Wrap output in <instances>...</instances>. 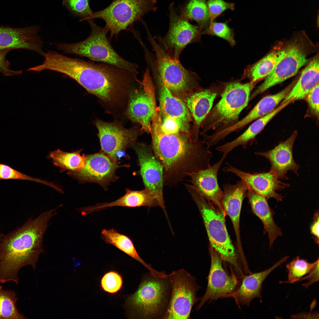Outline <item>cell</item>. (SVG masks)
I'll return each instance as SVG.
<instances>
[{"instance_id":"1","label":"cell","mask_w":319,"mask_h":319,"mask_svg":"<svg viewBox=\"0 0 319 319\" xmlns=\"http://www.w3.org/2000/svg\"><path fill=\"white\" fill-rule=\"evenodd\" d=\"M60 71L96 97L105 112L116 118L125 114L132 84L137 74L106 63H95L66 57Z\"/></svg>"},{"instance_id":"2","label":"cell","mask_w":319,"mask_h":319,"mask_svg":"<svg viewBox=\"0 0 319 319\" xmlns=\"http://www.w3.org/2000/svg\"><path fill=\"white\" fill-rule=\"evenodd\" d=\"M161 126L159 115H153L150 133L152 150L163 167L164 179L178 180L211 166L213 154L204 146V141L181 132L174 134H164Z\"/></svg>"},{"instance_id":"3","label":"cell","mask_w":319,"mask_h":319,"mask_svg":"<svg viewBox=\"0 0 319 319\" xmlns=\"http://www.w3.org/2000/svg\"><path fill=\"white\" fill-rule=\"evenodd\" d=\"M57 208L45 211L34 219L9 233L0 236V282L19 281L18 272L22 267H36L39 256L44 252L43 238Z\"/></svg>"},{"instance_id":"4","label":"cell","mask_w":319,"mask_h":319,"mask_svg":"<svg viewBox=\"0 0 319 319\" xmlns=\"http://www.w3.org/2000/svg\"><path fill=\"white\" fill-rule=\"evenodd\" d=\"M187 188L200 211L211 247L218 253L230 273L239 279L245 275L240 255L234 246L227 229L224 214L191 185Z\"/></svg>"},{"instance_id":"5","label":"cell","mask_w":319,"mask_h":319,"mask_svg":"<svg viewBox=\"0 0 319 319\" xmlns=\"http://www.w3.org/2000/svg\"><path fill=\"white\" fill-rule=\"evenodd\" d=\"M255 82L243 83L240 80H234L222 83L221 98L202 123V134L205 135L211 130L218 132L238 122L240 114L248 105Z\"/></svg>"},{"instance_id":"6","label":"cell","mask_w":319,"mask_h":319,"mask_svg":"<svg viewBox=\"0 0 319 319\" xmlns=\"http://www.w3.org/2000/svg\"><path fill=\"white\" fill-rule=\"evenodd\" d=\"M91 28L85 40L73 43H57V48L65 53L88 58L92 60L112 65L138 74V65L126 61L114 50L107 37L109 31L105 26L97 25L93 19L87 20Z\"/></svg>"},{"instance_id":"7","label":"cell","mask_w":319,"mask_h":319,"mask_svg":"<svg viewBox=\"0 0 319 319\" xmlns=\"http://www.w3.org/2000/svg\"><path fill=\"white\" fill-rule=\"evenodd\" d=\"M171 293L168 277L156 276L149 273L127 302L137 318L162 319L168 307Z\"/></svg>"},{"instance_id":"8","label":"cell","mask_w":319,"mask_h":319,"mask_svg":"<svg viewBox=\"0 0 319 319\" xmlns=\"http://www.w3.org/2000/svg\"><path fill=\"white\" fill-rule=\"evenodd\" d=\"M147 39L155 53L153 59L157 71L169 91L176 97L185 99L194 89L198 88V77L185 68L179 60L171 57L158 44L146 27Z\"/></svg>"},{"instance_id":"9","label":"cell","mask_w":319,"mask_h":319,"mask_svg":"<svg viewBox=\"0 0 319 319\" xmlns=\"http://www.w3.org/2000/svg\"><path fill=\"white\" fill-rule=\"evenodd\" d=\"M156 0H113L104 9L93 12L87 20L100 19L105 22L110 32V39L122 30H129L135 22L157 9Z\"/></svg>"},{"instance_id":"10","label":"cell","mask_w":319,"mask_h":319,"mask_svg":"<svg viewBox=\"0 0 319 319\" xmlns=\"http://www.w3.org/2000/svg\"><path fill=\"white\" fill-rule=\"evenodd\" d=\"M168 277L171 289L166 312L162 319H189L192 308L198 301L197 293L201 287L196 278L182 268L172 271Z\"/></svg>"},{"instance_id":"11","label":"cell","mask_w":319,"mask_h":319,"mask_svg":"<svg viewBox=\"0 0 319 319\" xmlns=\"http://www.w3.org/2000/svg\"><path fill=\"white\" fill-rule=\"evenodd\" d=\"M169 10L168 31L163 38L157 39L160 45L169 55L179 60L181 53L188 44L200 40L202 30L198 25L192 24L181 16L174 2L170 4Z\"/></svg>"},{"instance_id":"12","label":"cell","mask_w":319,"mask_h":319,"mask_svg":"<svg viewBox=\"0 0 319 319\" xmlns=\"http://www.w3.org/2000/svg\"><path fill=\"white\" fill-rule=\"evenodd\" d=\"M93 123L98 131L101 151L116 162L117 153L132 146L142 131L134 126L126 128L123 123L116 120L107 122L97 118Z\"/></svg>"},{"instance_id":"13","label":"cell","mask_w":319,"mask_h":319,"mask_svg":"<svg viewBox=\"0 0 319 319\" xmlns=\"http://www.w3.org/2000/svg\"><path fill=\"white\" fill-rule=\"evenodd\" d=\"M209 253L211 264L207 287L204 295L199 298L200 302L196 308L197 311L208 301L210 303L219 298H224L236 290L240 283V280L234 275L229 274L220 257L211 246Z\"/></svg>"},{"instance_id":"14","label":"cell","mask_w":319,"mask_h":319,"mask_svg":"<svg viewBox=\"0 0 319 319\" xmlns=\"http://www.w3.org/2000/svg\"><path fill=\"white\" fill-rule=\"evenodd\" d=\"M308 61L306 51L300 43L294 41L286 45L285 55L263 82L250 95V101L271 87L294 75Z\"/></svg>"},{"instance_id":"15","label":"cell","mask_w":319,"mask_h":319,"mask_svg":"<svg viewBox=\"0 0 319 319\" xmlns=\"http://www.w3.org/2000/svg\"><path fill=\"white\" fill-rule=\"evenodd\" d=\"M85 165L80 171H69L67 174L81 182H94L103 187L117 178L115 172L119 168L127 165H119L102 152L84 155Z\"/></svg>"},{"instance_id":"16","label":"cell","mask_w":319,"mask_h":319,"mask_svg":"<svg viewBox=\"0 0 319 319\" xmlns=\"http://www.w3.org/2000/svg\"><path fill=\"white\" fill-rule=\"evenodd\" d=\"M138 157L140 173L145 188L148 189L162 204L164 205L163 187V167L150 148L136 142L132 146Z\"/></svg>"},{"instance_id":"17","label":"cell","mask_w":319,"mask_h":319,"mask_svg":"<svg viewBox=\"0 0 319 319\" xmlns=\"http://www.w3.org/2000/svg\"><path fill=\"white\" fill-rule=\"evenodd\" d=\"M149 66L152 72L159 94V113L174 119L178 125L181 132L190 134L191 115L184 102L176 97L165 85L153 63Z\"/></svg>"},{"instance_id":"18","label":"cell","mask_w":319,"mask_h":319,"mask_svg":"<svg viewBox=\"0 0 319 319\" xmlns=\"http://www.w3.org/2000/svg\"><path fill=\"white\" fill-rule=\"evenodd\" d=\"M142 85L143 89L132 87L125 115L141 125L142 131L150 133L154 88L151 81L144 82Z\"/></svg>"},{"instance_id":"19","label":"cell","mask_w":319,"mask_h":319,"mask_svg":"<svg viewBox=\"0 0 319 319\" xmlns=\"http://www.w3.org/2000/svg\"><path fill=\"white\" fill-rule=\"evenodd\" d=\"M224 172L232 173L244 182L248 189L265 197L267 199L273 198L277 201H282L283 197L276 192L289 187V184L282 182L275 175L270 173L260 172L250 173L233 167L226 163Z\"/></svg>"},{"instance_id":"20","label":"cell","mask_w":319,"mask_h":319,"mask_svg":"<svg viewBox=\"0 0 319 319\" xmlns=\"http://www.w3.org/2000/svg\"><path fill=\"white\" fill-rule=\"evenodd\" d=\"M39 31L38 26L22 28L0 26V50H27L44 57L43 43L38 35Z\"/></svg>"},{"instance_id":"21","label":"cell","mask_w":319,"mask_h":319,"mask_svg":"<svg viewBox=\"0 0 319 319\" xmlns=\"http://www.w3.org/2000/svg\"><path fill=\"white\" fill-rule=\"evenodd\" d=\"M297 135L295 131L285 141L281 142L273 149L265 152H257L255 154L264 157L271 164L270 171L278 179H288L286 174L289 171L299 176L300 166L295 162L293 155V147Z\"/></svg>"},{"instance_id":"22","label":"cell","mask_w":319,"mask_h":319,"mask_svg":"<svg viewBox=\"0 0 319 319\" xmlns=\"http://www.w3.org/2000/svg\"><path fill=\"white\" fill-rule=\"evenodd\" d=\"M225 158L222 157L214 165L207 168L190 173L191 185L196 191L206 200L216 206L226 214L221 204L223 191L218 181V173Z\"/></svg>"},{"instance_id":"23","label":"cell","mask_w":319,"mask_h":319,"mask_svg":"<svg viewBox=\"0 0 319 319\" xmlns=\"http://www.w3.org/2000/svg\"><path fill=\"white\" fill-rule=\"evenodd\" d=\"M248 188L241 180L234 184L223 185L221 204L226 214L232 221L236 234L238 252L241 256L244 255L242 249L240 230V216L243 201L247 196Z\"/></svg>"},{"instance_id":"24","label":"cell","mask_w":319,"mask_h":319,"mask_svg":"<svg viewBox=\"0 0 319 319\" xmlns=\"http://www.w3.org/2000/svg\"><path fill=\"white\" fill-rule=\"evenodd\" d=\"M289 257L287 256L283 258L265 270L245 275L240 280V284L237 289L226 295L224 298H233L239 308L240 305L249 306L251 302L255 298H258L261 301L262 286L264 280L274 269L286 262Z\"/></svg>"},{"instance_id":"25","label":"cell","mask_w":319,"mask_h":319,"mask_svg":"<svg viewBox=\"0 0 319 319\" xmlns=\"http://www.w3.org/2000/svg\"><path fill=\"white\" fill-rule=\"evenodd\" d=\"M141 206H158L161 207L162 206L157 199L147 189L145 188L140 191L127 189L124 195L115 201L78 208V210L82 215H86L110 207H135Z\"/></svg>"},{"instance_id":"26","label":"cell","mask_w":319,"mask_h":319,"mask_svg":"<svg viewBox=\"0 0 319 319\" xmlns=\"http://www.w3.org/2000/svg\"><path fill=\"white\" fill-rule=\"evenodd\" d=\"M223 86L213 85L190 93L184 99V103L196 126H201L212 108L215 99L221 94Z\"/></svg>"},{"instance_id":"27","label":"cell","mask_w":319,"mask_h":319,"mask_svg":"<svg viewBox=\"0 0 319 319\" xmlns=\"http://www.w3.org/2000/svg\"><path fill=\"white\" fill-rule=\"evenodd\" d=\"M294 83H293L280 92L262 98L244 118L232 126L222 130V135L225 137L235 131L241 128L250 122L264 116L273 111L278 104L288 94Z\"/></svg>"},{"instance_id":"28","label":"cell","mask_w":319,"mask_h":319,"mask_svg":"<svg viewBox=\"0 0 319 319\" xmlns=\"http://www.w3.org/2000/svg\"><path fill=\"white\" fill-rule=\"evenodd\" d=\"M247 196L253 212L263 223L265 234L267 232L268 234L270 247L276 238L282 235L281 229L277 226L274 220V211L264 196L250 189H248Z\"/></svg>"},{"instance_id":"29","label":"cell","mask_w":319,"mask_h":319,"mask_svg":"<svg viewBox=\"0 0 319 319\" xmlns=\"http://www.w3.org/2000/svg\"><path fill=\"white\" fill-rule=\"evenodd\" d=\"M292 102L289 100L276 108L268 114L258 118L253 122L240 136L232 141L217 147V150L224 156L235 147L242 146L246 149L247 144L251 142L263 129L268 122L278 113Z\"/></svg>"},{"instance_id":"30","label":"cell","mask_w":319,"mask_h":319,"mask_svg":"<svg viewBox=\"0 0 319 319\" xmlns=\"http://www.w3.org/2000/svg\"><path fill=\"white\" fill-rule=\"evenodd\" d=\"M286 52V46L282 43L274 47L268 54L255 63L247 67L241 77L248 79L250 81H257L271 74L283 58Z\"/></svg>"},{"instance_id":"31","label":"cell","mask_w":319,"mask_h":319,"mask_svg":"<svg viewBox=\"0 0 319 319\" xmlns=\"http://www.w3.org/2000/svg\"><path fill=\"white\" fill-rule=\"evenodd\" d=\"M319 64L318 55L303 70L297 82L281 104L289 100L293 102L304 99L312 89L319 84Z\"/></svg>"},{"instance_id":"32","label":"cell","mask_w":319,"mask_h":319,"mask_svg":"<svg viewBox=\"0 0 319 319\" xmlns=\"http://www.w3.org/2000/svg\"><path fill=\"white\" fill-rule=\"evenodd\" d=\"M102 239L106 243L111 244L128 255L135 259L144 266L151 274L162 277L163 271L153 269L150 265L146 263L138 254L131 240L128 237L118 232L115 230L102 229L101 232Z\"/></svg>"},{"instance_id":"33","label":"cell","mask_w":319,"mask_h":319,"mask_svg":"<svg viewBox=\"0 0 319 319\" xmlns=\"http://www.w3.org/2000/svg\"><path fill=\"white\" fill-rule=\"evenodd\" d=\"M177 9L181 16L196 22L202 30L211 22L206 0H185Z\"/></svg>"},{"instance_id":"34","label":"cell","mask_w":319,"mask_h":319,"mask_svg":"<svg viewBox=\"0 0 319 319\" xmlns=\"http://www.w3.org/2000/svg\"><path fill=\"white\" fill-rule=\"evenodd\" d=\"M82 149L71 152L58 149L51 152L49 155L54 165L59 167L61 171L68 170L76 172L80 171L85 165L84 154H80Z\"/></svg>"},{"instance_id":"35","label":"cell","mask_w":319,"mask_h":319,"mask_svg":"<svg viewBox=\"0 0 319 319\" xmlns=\"http://www.w3.org/2000/svg\"><path fill=\"white\" fill-rule=\"evenodd\" d=\"M18 299L15 291L5 290L2 285H0V319L26 318L19 312L17 307Z\"/></svg>"},{"instance_id":"36","label":"cell","mask_w":319,"mask_h":319,"mask_svg":"<svg viewBox=\"0 0 319 319\" xmlns=\"http://www.w3.org/2000/svg\"><path fill=\"white\" fill-rule=\"evenodd\" d=\"M315 263H310L307 261L300 259L297 256L286 266L288 272V280L285 281H281L280 283L292 284L300 281L309 272Z\"/></svg>"},{"instance_id":"37","label":"cell","mask_w":319,"mask_h":319,"mask_svg":"<svg viewBox=\"0 0 319 319\" xmlns=\"http://www.w3.org/2000/svg\"><path fill=\"white\" fill-rule=\"evenodd\" d=\"M228 22L211 21L208 27L202 30L201 34L217 36L226 40L231 46H233L236 43L234 31L228 26Z\"/></svg>"},{"instance_id":"38","label":"cell","mask_w":319,"mask_h":319,"mask_svg":"<svg viewBox=\"0 0 319 319\" xmlns=\"http://www.w3.org/2000/svg\"><path fill=\"white\" fill-rule=\"evenodd\" d=\"M90 0H63V5L71 13L80 18V21L86 20L92 15L93 12L90 8Z\"/></svg>"},{"instance_id":"39","label":"cell","mask_w":319,"mask_h":319,"mask_svg":"<svg viewBox=\"0 0 319 319\" xmlns=\"http://www.w3.org/2000/svg\"><path fill=\"white\" fill-rule=\"evenodd\" d=\"M9 179L33 181L48 185L55 189L58 188L57 185L52 183L30 176L13 169L7 165L0 163V180Z\"/></svg>"},{"instance_id":"40","label":"cell","mask_w":319,"mask_h":319,"mask_svg":"<svg viewBox=\"0 0 319 319\" xmlns=\"http://www.w3.org/2000/svg\"><path fill=\"white\" fill-rule=\"evenodd\" d=\"M122 277L117 272L111 271L105 274L101 281V286L105 292L115 293L120 290L122 286Z\"/></svg>"},{"instance_id":"41","label":"cell","mask_w":319,"mask_h":319,"mask_svg":"<svg viewBox=\"0 0 319 319\" xmlns=\"http://www.w3.org/2000/svg\"><path fill=\"white\" fill-rule=\"evenodd\" d=\"M207 5L211 21H213L227 10H234L235 4L224 0H207Z\"/></svg>"},{"instance_id":"42","label":"cell","mask_w":319,"mask_h":319,"mask_svg":"<svg viewBox=\"0 0 319 319\" xmlns=\"http://www.w3.org/2000/svg\"><path fill=\"white\" fill-rule=\"evenodd\" d=\"M11 51L0 50V73L5 76H13L22 73L21 70H14L10 68V63L6 59V56Z\"/></svg>"},{"instance_id":"43","label":"cell","mask_w":319,"mask_h":319,"mask_svg":"<svg viewBox=\"0 0 319 319\" xmlns=\"http://www.w3.org/2000/svg\"><path fill=\"white\" fill-rule=\"evenodd\" d=\"M160 118L161 129L164 134H174L180 131L178 125L174 119L166 116H162Z\"/></svg>"},{"instance_id":"44","label":"cell","mask_w":319,"mask_h":319,"mask_svg":"<svg viewBox=\"0 0 319 319\" xmlns=\"http://www.w3.org/2000/svg\"><path fill=\"white\" fill-rule=\"evenodd\" d=\"M319 84L312 89L306 97L312 112L317 117L319 116Z\"/></svg>"},{"instance_id":"45","label":"cell","mask_w":319,"mask_h":319,"mask_svg":"<svg viewBox=\"0 0 319 319\" xmlns=\"http://www.w3.org/2000/svg\"><path fill=\"white\" fill-rule=\"evenodd\" d=\"M307 275L303 277L299 281L307 280V283L303 284V286L306 289L314 283L319 281V259L318 258Z\"/></svg>"},{"instance_id":"46","label":"cell","mask_w":319,"mask_h":319,"mask_svg":"<svg viewBox=\"0 0 319 319\" xmlns=\"http://www.w3.org/2000/svg\"><path fill=\"white\" fill-rule=\"evenodd\" d=\"M319 214L318 211L315 213L314 222L310 227L311 233L314 236L315 242L319 243Z\"/></svg>"},{"instance_id":"47","label":"cell","mask_w":319,"mask_h":319,"mask_svg":"<svg viewBox=\"0 0 319 319\" xmlns=\"http://www.w3.org/2000/svg\"><path fill=\"white\" fill-rule=\"evenodd\" d=\"M1 235V234H0V236Z\"/></svg>"}]
</instances>
